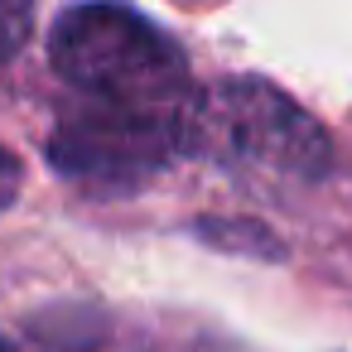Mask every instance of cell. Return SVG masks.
I'll return each mask as SVG.
<instances>
[{"mask_svg": "<svg viewBox=\"0 0 352 352\" xmlns=\"http://www.w3.org/2000/svg\"><path fill=\"white\" fill-rule=\"evenodd\" d=\"M49 63L73 87V97L102 107L179 116L188 111L193 97V78L179 39L121 0L68 6L54 20Z\"/></svg>", "mask_w": 352, "mask_h": 352, "instance_id": "1", "label": "cell"}, {"mask_svg": "<svg viewBox=\"0 0 352 352\" xmlns=\"http://www.w3.org/2000/svg\"><path fill=\"white\" fill-rule=\"evenodd\" d=\"M184 155H208L236 174L318 179L328 169V135L318 121L261 78H227L193 87L184 121Z\"/></svg>", "mask_w": 352, "mask_h": 352, "instance_id": "2", "label": "cell"}, {"mask_svg": "<svg viewBox=\"0 0 352 352\" xmlns=\"http://www.w3.org/2000/svg\"><path fill=\"white\" fill-rule=\"evenodd\" d=\"M184 121L188 111L155 116L73 97L49 140V160L63 179L87 188H140L169 160L184 155Z\"/></svg>", "mask_w": 352, "mask_h": 352, "instance_id": "3", "label": "cell"}, {"mask_svg": "<svg viewBox=\"0 0 352 352\" xmlns=\"http://www.w3.org/2000/svg\"><path fill=\"white\" fill-rule=\"evenodd\" d=\"M34 34V0H0V63H10Z\"/></svg>", "mask_w": 352, "mask_h": 352, "instance_id": "4", "label": "cell"}, {"mask_svg": "<svg viewBox=\"0 0 352 352\" xmlns=\"http://www.w3.org/2000/svg\"><path fill=\"white\" fill-rule=\"evenodd\" d=\"M15 193H20V164L10 150H0V212L15 203Z\"/></svg>", "mask_w": 352, "mask_h": 352, "instance_id": "5", "label": "cell"}, {"mask_svg": "<svg viewBox=\"0 0 352 352\" xmlns=\"http://www.w3.org/2000/svg\"><path fill=\"white\" fill-rule=\"evenodd\" d=\"M0 352H10V342H6V338H0Z\"/></svg>", "mask_w": 352, "mask_h": 352, "instance_id": "6", "label": "cell"}]
</instances>
